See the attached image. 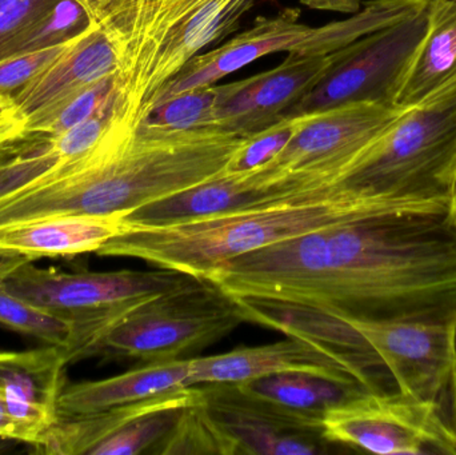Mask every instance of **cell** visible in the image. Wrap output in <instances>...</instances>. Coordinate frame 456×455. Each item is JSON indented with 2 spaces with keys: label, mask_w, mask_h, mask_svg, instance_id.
<instances>
[{
  "label": "cell",
  "mask_w": 456,
  "mask_h": 455,
  "mask_svg": "<svg viewBox=\"0 0 456 455\" xmlns=\"http://www.w3.org/2000/svg\"><path fill=\"white\" fill-rule=\"evenodd\" d=\"M334 58L335 53H289L276 69L221 85L214 110V128L248 136L275 125L321 82Z\"/></svg>",
  "instance_id": "obj_15"
},
{
  "label": "cell",
  "mask_w": 456,
  "mask_h": 455,
  "mask_svg": "<svg viewBox=\"0 0 456 455\" xmlns=\"http://www.w3.org/2000/svg\"><path fill=\"white\" fill-rule=\"evenodd\" d=\"M244 136L216 128L136 131L119 151L48 171L5 200L8 221L131 213L224 174Z\"/></svg>",
  "instance_id": "obj_2"
},
{
  "label": "cell",
  "mask_w": 456,
  "mask_h": 455,
  "mask_svg": "<svg viewBox=\"0 0 456 455\" xmlns=\"http://www.w3.org/2000/svg\"><path fill=\"white\" fill-rule=\"evenodd\" d=\"M11 143H0V162L5 159V154H7V147Z\"/></svg>",
  "instance_id": "obj_39"
},
{
  "label": "cell",
  "mask_w": 456,
  "mask_h": 455,
  "mask_svg": "<svg viewBox=\"0 0 456 455\" xmlns=\"http://www.w3.org/2000/svg\"><path fill=\"white\" fill-rule=\"evenodd\" d=\"M404 110L358 102L302 115L297 133L273 162L236 178L271 197L339 186L359 158Z\"/></svg>",
  "instance_id": "obj_7"
},
{
  "label": "cell",
  "mask_w": 456,
  "mask_h": 455,
  "mask_svg": "<svg viewBox=\"0 0 456 455\" xmlns=\"http://www.w3.org/2000/svg\"><path fill=\"white\" fill-rule=\"evenodd\" d=\"M115 91V75L104 77L96 85H91L74 98L51 110L47 114L27 119L26 134H42L47 135V139L56 138L98 111L114 95Z\"/></svg>",
  "instance_id": "obj_29"
},
{
  "label": "cell",
  "mask_w": 456,
  "mask_h": 455,
  "mask_svg": "<svg viewBox=\"0 0 456 455\" xmlns=\"http://www.w3.org/2000/svg\"><path fill=\"white\" fill-rule=\"evenodd\" d=\"M273 374H305L371 392H388L382 386V381L393 382L387 371L358 355L318 339L287 336L283 341L265 346L192 358L189 384H240Z\"/></svg>",
  "instance_id": "obj_12"
},
{
  "label": "cell",
  "mask_w": 456,
  "mask_h": 455,
  "mask_svg": "<svg viewBox=\"0 0 456 455\" xmlns=\"http://www.w3.org/2000/svg\"><path fill=\"white\" fill-rule=\"evenodd\" d=\"M221 85L194 88L158 102L144 114L136 131L154 135L214 128V110Z\"/></svg>",
  "instance_id": "obj_24"
},
{
  "label": "cell",
  "mask_w": 456,
  "mask_h": 455,
  "mask_svg": "<svg viewBox=\"0 0 456 455\" xmlns=\"http://www.w3.org/2000/svg\"><path fill=\"white\" fill-rule=\"evenodd\" d=\"M127 214L50 216L5 224L0 226V256L35 261L96 253L126 229Z\"/></svg>",
  "instance_id": "obj_18"
},
{
  "label": "cell",
  "mask_w": 456,
  "mask_h": 455,
  "mask_svg": "<svg viewBox=\"0 0 456 455\" xmlns=\"http://www.w3.org/2000/svg\"><path fill=\"white\" fill-rule=\"evenodd\" d=\"M254 0H115L99 23L119 48L115 75L126 118L138 127L158 93L200 51L238 28Z\"/></svg>",
  "instance_id": "obj_4"
},
{
  "label": "cell",
  "mask_w": 456,
  "mask_h": 455,
  "mask_svg": "<svg viewBox=\"0 0 456 455\" xmlns=\"http://www.w3.org/2000/svg\"><path fill=\"white\" fill-rule=\"evenodd\" d=\"M119 63V48L111 32L94 21L12 96L27 119L42 117L104 77L117 75Z\"/></svg>",
  "instance_id": "obj_16"
},
{
  "label": "cell",
  "mask_w": 456,
  "mask_h": 455,
  "mask_svg": "<svg viewBox=\"0 0 456 455\" xmlns=\"http://www.w3.org/2000/svg\"><path fill=\"white\" fill-rule=\"evenodd\" d=\"M419 203H399L339 186L281 195L175 223L126 224L96 254L134 258L206 280L222 264L327 227Z\"/></svg>",
  "instance_id": "obj_3"
},
{
  "label": "cell",
  "mask_w": 456,
  "mask_h": 455,
  "mask_svg": "<svg viewBox=\"0 0 456 455\" xmlns=\"http://www.w3.org/2000/svg\"><path fill=\"white\" fill-rule=\"evenodd\" d=\"M327 313L339 321L348 349L375 355L399 393L442 408L456 374V321L379 322Z\"/></svg>",
  "instance_id": "obj_11"
},
{
  "label": "cell",
  "mask_w": 456,
  "mask_h": 455,
  "mask_svg": "<svg viewBox=\"0 0 456 455\" xmlns=\"http://www.w3.org/2000/svg\"><path fill=\"white\" fill-rule=\"evenodd\" d=\"M330 443L379 455H456L441 406L394 392H364L323 413Z\"/></svg>",
  "instance_id": "obj_9"
},
{
  "label": "cell",
  "mask_w": 456,
  "mask_h": 455,
  "mask_svg": "<svg viewBox=\"0 0 456 455\" xmlns=\"http://www.w3.org/2000/svg\"><path fill=\"white\" fill-rule=\"evenodd\" d=\"M244 322L243 306L214 283L203 280L128 310L102 336L94 355L131 358L142 363L182 360L221 341Z\"/></svg>",
  "instance_id": "obj_8"
},
{
  "label": "cell",
  "mask_w": 456,
  "mask_h": 455,
  "mask_svg": "<svg viewBox=\"0 0 456 455\" xmlns=\"http://www.w3.org/2000/svg\"><path fill=\"white\" fill-rule=\"evenodd\" d=\"M67 361L59 346L29 352H0V393L8 416L35 445L58 419V403L66 389Z\"/></svg>",
  "instance_id": "obj_17"
},
{
  "label": "cell",
  "mask_w": 456,
  "mask_h": 455,
  "mask_svg": "<svg viewBox=\"0 0 456 455\" xmlns=\"http://www.w3.org/2000/svg\"><path fill=\"white\" fill-rule=\"evenodd\" d=\"M236 301L379 322L456 321L452 203L371 214L231 259L208 278Z\"/></svg>",
  "instance_id": "obj_1"
},
{
  "label": "cell",
  "mask_w": 456,
  "mask_h": 455,
  "mask_svg": "<svg viewBox=\"0 0 456 455\" xmlns=\"http://www.w3.org/2000/svg\"><path fill=\"white\" fill-rule=\"evenodd\" d=\"M93 23L74 0H61L50 12L0 42V61L69 42Z\"/></svg>",
  "instance_id": "obj_25"
},
{
  "label": "cell",
  "mask_w": 456,
  "mask_h": 455,
  "mask_svg": "<svg viewBox=\"0 0 456 455\" xmlns=\"http://www.w3.org/2000/svg\"><path fill=\"white\" fill-rule=\"evenodd\" d=\"M12 258V256H0V264H3V262L7 261V259Z\"/></svg>",
  "instance_id": "obj_40"
},
{
  "label": "cell",
  "mask_w": 456,
  "mask_h": 455,
  "mask_svg": "<svg viewBox=\"0 0 456 455\" xmlns=\"http://www.w3.org/2000/svg\"><path fill=\"white\" fill-rule=\"evenodd\" d=\"M442 411H444L450 427L456 433V374L452 387H450L449 393H447L446 398L442 403Z\"/></svg>",
  "instance_id": "obj_36"
},
{
  "label": "cell",
  "mask_w": 456,
  "mask_h": 455,
  "mask_svg": "<svg viewBox=\"0 0 456 455\" xmlns=\"http://www.w3.org/2000/svg\"><path fill=\"white\" fill-rule=\"evenodd\" d=\"M61 0H0V42L50 12Z\"/></svg>",
  "instance_id": "obj_33"
},
{
  "label": "cell",
  "mask_w": 456,
  "mask_h": 455,
  "mask_svg": "<svg viewBox=\"0 0 456 455\" xmlns=\"http://www.w3.org/2000/svg\"><path fill=\"white\" fill-rule=\"evenodd\" d=\"M246 392L297 410L324 413L356 395L371 390L338 384L305 374H273L252 381L240 382Z\"/></svg>",
  "instance_id": "obj_23"
},
{
  "label": "cell",
  "mask_w": 456,
  "mask_h": 455,
  "mask_svg": "<svg viewBox=\"0 0 456 455\" xmlns=\"http://www.w3.org/2000/svg\"><path fill=\"white\" fill-rule=\"evenodd\" d=\"M456 82V0H428V29L396 93L411 109Z\"/></svg>",
  "instance_id": "obj_21"
},
{
  "label": "cell",
  "mask_w": 456,
  "mask_h": 455,
  "mask_svg": "<svg viewBox=\"0 0 456 455\" xmlns=\"http://www.w3.org/2000/svg\"><path fill=\"white\" fill-rule=\"evenodd\" d=\"M205 405L238 454L314 455L332 445L323 413L297 410L246 392L239 384H205Z\"/></svg>",
  "instance_id": "obj_13"
},
{
  "label": "cell",
  "mask_w": 456,
  "mask_h": 455,
  "mask_svg": "<svg viewBox=\"0 0 456 455\" xmlns=\"http://www.w3.org/2000/svg\"><path fill=\"white\" fill-rule=\"evenodd\" d=\"M456 82L403 114L366 150L343 186L399 203H452Z\"/></svg>",
  "instance_id": "obj_5"
},
{
  "label": "cell",
  "mask_w": 456,
  "mask_h": 455,
  "mask_svg": "<svg viewBox=\"0 0 456 455\" xmlns=\"http://www.w3.org/2000/svg\"><path fill=\"white\" fill-rule=\"evenodd\" d=\"M452 213L456 216V170L454 175V183H452Z\"/></svg>",
  "instance_id": "obj_38"
},
{
  "label": "cell",
  "mask_w": 456,
  "mask_h": 455,
  "mask_svg": "<svg viewBox=\"0 0 456 455\" xmlns=\"http://www.w3.org/2000/svg\"><path fill=\"white\" fill-rule=\"evenodd\" d=\"M273 198L276 197H270L262 190L246 186L236 176L221 174L200 186L136 208L125 216V222L138 226L175 223L257 205Z\"/></svg>",
  "instance_id": "obj_22"
},
{
  "label": "cell",
  "mask_w": 456,
  "mask_h": 455,
  "mask_svg": "<svg viewBox=\"0 0 456 455\" xmlns=\"http://www.w3.org/2000/svg\"><path fill=\"white\" fill-rule=\"evenodd\" d=\"M302 117L284 118L275 125L244 136L224 174L228 176H247L273 162L291 141L299 128Z\"/></svg>",
  "instance_id": "obj_30"
},
{
  "label": "cell",
  "mask_w": 456,
  "mask_h": 455,
  "mask_svg": "<svg viewBox=\"0 0 456 455\" xmlns=\"http://www.w3.org/2000/svg\"><path fill=\"white\" fill-rule=\"evenodd\" d=\"M202 398V386L198 385L109 410L59 416L55 424L51 425L32 446L37 449V453L43 454H90L98 443L139 417L176 403H197Z\"/></svg>",
  "instance_id": "obj_20"
},
{
  "label": "cell",
  "mask_w": 456,
  "mask_h": 455,
  "mask_svg": "<svg viewBox=\"0 0 456 455\" xmlns=\"http://www.w3.org/2000/svg\"><path fill=\"white\" fill-rule=\"evenodd\" d=\"M15 443H19V441L0 437V453H5V451H11V449L15 446Z\"/></svg>",
  "instance_id": "obj_37"
},
{
  "label": "cell",
  "mask_w": 456,
  "mask_h": 455,
  "mask_svg": "<svg viewBox=\"0 0 456 455\" xmlns=\"http://www.w3.org/2000/svg\"><path fill=\"white\" fill-rule=\"evenodd\" d=\"M58 163L59 157L48 143L42 149L5 158L0 162V197L26 186Z\"/></svg>",
  "instance_id": "obj_31"
},
{
  "label": "cell",
  "mask_w": 456,
  "mask_h": 455,
  "mask_svg": "<svg viewBox=\"0 0 456 455\" xmlns=\"http://www.w3.org/2000/svg\"><path fill=\"white\" fill-rule=\"evenodd\" d=\"M189 358L143 363L112 378L66 387L59 400L58 414L77 416L142 402L189 387Z\"/></svg>",
  "instance_id": "obj_19"
},
{
  "label": "cell",
  "mask_w": 456,
  "mask_h": 455,
  "mask_svg": "<svg viewBox=\"0 0 456 455\" xmlns=\"http://www.w3.org/2000/svg\"><path fill=\"white\" fill-rule=\"evenodd\" d=\"M31 262L23 258L10 266L5 286L32 306L71 323L74 334L64 350L69 363L93 357L102 336L136 305L203 282L170 270L67 272Z\"/></svg>",
  "instance_id": "obj_6"
},
{
  "label": "cell",
  "mask_w": 456,
  "mask_h": 455,
  "mask_svg": "<svg viewBox=\"0 0 456 455\" xmlns=\"http://www.w3.org/2000/svg\"><path fill=\"white\" fill-rule=\"evenodd\" d=\"M0 437L11 438V440H16L19 443H24L20 427L8 416L3 402H0Z\"/></svg>",
  "instance_id": "obj_34"
},
{
  "label": "cell",
  "mask_w": 456,
  "mask_h": 455,
  "mask_svg": "<svg viewBox=\"0 0 456 455\" xmlns=\"http://www.w3.org/2000/svg\"><path fill=\"white\" fill-rule=\"evenodd\" d=\"M20 259L23 256H12L0 264V325L66 350L74 334L71 323L32 306L5 286V272Z\"/></svg>",
  "instance_id": "obj_27"
},
{
  "label": "cell",
  "mask_w": 456,
  "mask_h": 455,
  "mask_svg": "<svg viewBox=\"0 0 456 455\" xmlns=\"http://www.w3.org/2000/svg\"><path fill=\"white\" fill-rule=\"evenodd\" d=\"M74 2L77 3V4L86 11V13H87L91 20L99 23L102 18H103L107 8H109L115 0H74Z\"/></svg>",
  "instance_id": "obj_35"
},
{
  "label": "cell",
  "mask_w": 456,
  "mask_h": 455,
  "mask_svg": "<svg viewBox=\"0 0 456 455\" xmlns=\"http://www.w3.org/2000/svg\"><path fill=\"white\" fill-rule=\"evenodd\" d=\"M300 12L292 8L270 18H257L254 26L205 55H197L162 88L158 102L194 88L216 85L227 75L276 53L294 55H329L335 51L331 24L311 27L300 23ZM150 107V109H151Z\"/></svg>",
  "instance_id": "obj_14"
},
{
  "label": "cell",
  "mask_w": 456,
  "mask_h": 455,
  "mask_svg": "<svg viewBox=\"0 0 456 455\" xmlns=\"http://www.w3.org/2000/svg\"><path fill=\"white\" fill-rule=\"evenodd\" d=\"M0 402H3L2 393H0Z\"/></svg>",
  "instance_id": "obj_41"
},
{
  "label": "cell",
  "mask_w": 456,
  "mask_h": 455,
  "mask_svg": "<svg viewBox=\"0 0 456 455\" xmlns=\"http://www.w3.org/2000/svg\"><path fill=\"white\" fill-rule=\"evenodd\" d=\"M150 454L236 455L238 448L214 421L206 409L203 397L200 402L183 409L171 432Z\"/></svg>",
  "instance_id": "obj_26"
},
{
  "label": "cell",
  "mask_w": 456,
  "mask_h": 455,
  "mask_svg": "<svg viewBox=\"0 0 456 455\" xmlns=\"http://www.w3.org/2000/svg\"><path fill=\"white\" fill-rule=\"evenodd\" d=\"M203 400V398H202ZM198 403V402H197ZM195 403H176L139 417L90 451L91 455H136L152 449L171 432L183 409Z\"/></svg>",
  "instance_id": "obj_28"
},
{
  "label": "cell",
  "mask_w": 456,
  "mask_h": 455,
  "mask_svg": "<svg viewBox=\"0 0 456 455\" xmlns=\"http://www.w3.org/2000/svg\"><path fill=\"white\" fill-rule=\"evenodd\" d=\"M426 29L428 3L410 18L383 27L337 51L321 82L284 118L302 117L358 102L395 106L396 93Z\"/></svg>",
  "instance_id": "obj_10"
},
{
  "label": "cell",
  "mask_w": 456,
  "mask_h": 455,
  "mask_svg": "<svg viewBox=\"0 0 456 455\" xmlns=\"http://www.w3.org/2000/svg\"><path fill=\"white\" fill-rule=\"evenodd\" d=\"M75 39V37H74ZM69 42L61 43L45 50L35 51L26 55L13 56L0 61V93L23 87L29 80L34 79L39 72L47 69L67 47Z\"/></svg>",
  "instance_id": "obj_32"
}]
</instances>
